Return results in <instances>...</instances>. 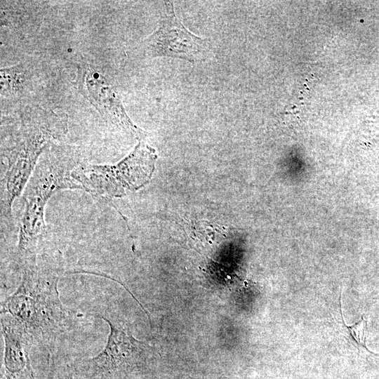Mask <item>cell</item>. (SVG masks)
I'll return each instance as SVG.
<instances>
[{
    "label": "cell",
    "mask_w": 379,
    "mask_h": 379,
    "mask_svg": "<svg viewBox=\"0 0 379 379\" xmlns=\"http://www.w3.org/2000/svg\"><path fill=\"white\" fill-rule=\"evenodd\" d=\"M67 130L65 116L39 107H27L1 121V154L4 173L1 184V211L11 217L13 200L22 191L48 145Z\"/></svg>",
    "instance_id": "obj_1"
},
{
    "label": "cell",
    "mask_w": 379,
    "mask_h": 379,
    "mask_svg": "<svg viewBox=\"0 0 379 379\" xmlns=\"http://www.w3.org/2000/svg\"><path fill=\"white\" fill-rule=\"evenodd\" d=\"M21 270L19 286L1 304V313L11 316L33 345L51 352L58 337L72 324V314L59 296L60 271L37 262Z\"/></svg>",
    "instance_id": "obj_2"
},
{
    "label": "cell",
    "mask_w": 379,
    "mask_h": 379,
    "mask_svg": "<svg viewBox=\"0 0 379 379\" xmlns=\"http://www.w3.org/2000/svg\"><path fill=\"white\" fill-rule=\"evenodd\" d=\"M46 152L25 187L15 262L20 268L37 261L38 244L44 232V213L48 199L62 189H81L72 177L81 163L76 156Z\"/></svg>",
    "instance_id": "obj_3"
},
{
    "label": "cell",
    "mask_w": 379,
    "mask_h": 379,
    "mask_svg": "<svg viewBox=\"0 0 379 379\" xmlns=\"http://www.w3.org/2000/svg\"><path fill=\"white\" fill-rule=\"evenodd\" d=\"M154 149L140 142L134 149L115 165L81 163L72 177L81 189L105 198L118 197L147 182L154 169Z\"/></svg>",
    "instance_id": "obj_4"
},
{
    "label": "cell",
    "mask_w": 379,
    "mask_h": 379,
    "mask_svg": "<svg viewBox=\"0 0 379 379\" xmlns=\"http://www.w3.org/2000/svg\"><path fill=\"white\" fill-rule=\"evenodd\" d=\"M97 317L109 326L105 347L96 356L75 363L76 375L79 379H124L145 363V346L121 325L104 316Z\"/></svg>",
    "instance_id": "obj_5"
},
{
    "label": "cell",
    "mask_w": 379,
    "mask_h": 379,
    "mask_svg": "<svg viewBox=\"0 0 379 379\" xmlns=\"http://www.w3.org/2000/svg\"><path fill=\"white\" fill-rule=\"evenodd\" d=\"M164 13L154 32L140 44L147 58L168 57L194 62L205 58L207 39L190 32L176 17L171 1H164Z\"/></svg>",
    "instance_id": "obj_6"
},
{
    "label": "cell",
    "mask_w": 379,
    "mask_h": 379,
    "mask_svg": "<svg viewBox=\"0 0 379 379\" xmlns=\"http://www.w3.org/2000/svg\"><path fill=\"white\" fill-rule=\"evenodd\" d=\"M77 83L81 93L106 120L132 133L141 139L142 130L135 126L127 114L115 87L100 72L88 65L78 69Z\"/></svg>",
    "instance_id": "obj_7"
},
{
    "label": "cell",
    "mask_w": 379,
    "mask_h": 379,
    "mask_svg": "<svg viewBox=\"0 0 379 379\" xmlns=\"http://www.w3.org/2000/svg\"><path fill=\"white\" fill-rule=\"evenodd\" d=\"M4 340V377L6 379H34L29 357V338L14 319L1 313Z\"/></svg>",
    "instance_id": "obj_8"
},
{
    "label": "cell",
    "mask_w": 379,
    "mask_h": 379,
    "mask_svg": "<svg viewBox=\"0 0 379 379\" xmlns=\"http://www.w3.org/2000/svg\"><path fill=\"white\" fill-rule=\"evenodd\" d=\"M33 73L25 63H20L0 69L1 95L18 96L30 88Z\"/></svg>",
    "instance_id": "obj_9"
},
{
    "label": "cell",
    "mask_w": 379,
    "mask_h": 379,
    "mask_svg": "<svg viewBox=\"0 0 379 379\" xmlns=\"http://www.w3.org/2000/svg\"><path fill=\"white\" fill-rule=\"evenodd\" d=\"M31 4L27 1H1V25L12 29H25L35 20L30 9Z\"/></svg>",
    "instance_id": "obj_10"
},
{
    "label": "cell",
    "mask_w": 379,
    "mask_h": 379,
    "mask_svg": "<svg viewBox=\"0 0 379 379\" xmlns=\"http://www.w3.org/2000/svg\"><path fill=\"white\" fill-rule=\"evenodd\" d=\"M342 295H340V314L342 317V321L345 327L348 331L349 335H350L352 340L357 345V347L365 349L367 352L373 353L371 352L366 345V334H367V320L365 317L363 315L361 319L354 324L348 326L345 324L343 312H342V302H341Z\"/></svg>",
    "instance_id": "obj_11"
},
{
    "label": "cell",
    "mask_w": 379,
    "mask_h": 379,
    "mask_svg": "<svg viewBox=\"0 0 379 379\" xmlns=\"http://www.w3.org/2000/svg\"><path fill=\"white\" fill-rule=\"evenodd\" d=\"M3 379H6V378L4 377Z\"/></svg>",
    "instance_id": "obj_12"
}]
</instances>
